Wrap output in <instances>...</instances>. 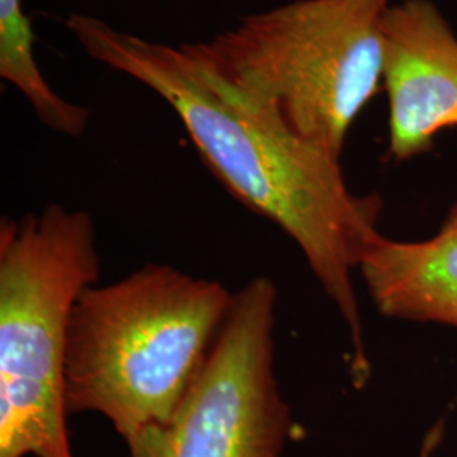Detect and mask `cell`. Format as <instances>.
Instances as JSON below:
<instances>
[{
    "label": "cell",
    "mask_w": 457,
    "mask_h": 457,
    "mask_svg": "<svg viewBox=\"0 0 457 457\" xmlns=\"http://www.w3.org/2000/svg\"><path fill=\"white\" fill-rule=\"evenodd\" d=\"M358 270L383 315L457 328V204L427 241L400 243L379 234Z\"/></svg>",
    "instance_id": "7"
},
{
    "label": "cell",
    "mask_w": 457,
    "mask_h": 457,
    "mask_svg": "<svg viewBox=\"0 0 457 457\" xmlns=\"http://www.w3.org/2000/svg\"><path fill=\"white\" fill-rule=\"evenodd\" d=\"M0 77L28 98L43 124L66 136H80L90 111L58 96L34 56L31 19L22 0H0Z\"/></svg>",
    "instance_id": "8"
},
{
    "label": "cell",
    "mask_w": 457,
    "mask_h": 457,
    "mask_svg": "<svg viewBox=\"0 0 457 457\" xmlns=\"http://www.w3.org/2000/svg\"><path fill=\"white\" fill-rule=\"evenodd\" d=\"M383 34L388 153L405 162L428 151L439 132L457 128V36L430 0L390 5Z\"/></svg>",
    "instance_id": "6"
},
{
    "label": "cell",
    "mask_w": 457,
    "mask_h": 457,
    "mask_svg": "<svg viewBox=\"0 0 457 457\" xmlns=\"http://www.w3.org/2000/svg\"><path fill=\"white\" fill-rule=\"evenodd\" d=\"M388 9L390 0H296L195 46L228 82L341 156L353 122L383 82Z\"/></svg>",
    "instance_id": "4"
},
{
    "label": "cell",
    "mask_w": 457,
    "mask_h": 457,
    "mask_svg": "<svg viewBox=\"0 0 457 457\" xmlns=\"http://www.w3.org/2000/svg\"><path fill=\"white\" fill-rule=\"evenodd\" d=\"M234 295L213 279L146 264L79 298L68 332V413H98L131 441L168 424L202 371Z\"/></svg>",
    "instance_id": "2"
},
{
    "label": "cell",
    "mask_w": 457,
    "mask_h": 457,
    "mask_svg": "<svg viewBox=\"0 0 457 457\" xmlns=\"http://www.w3.org/2000/svg\"><path fill=\"white\" fill-rule=\"evenodd\" d=\"M277 288L251 279L234 303L202 371L168 424L126 442L129 457H281L292 410L279 392Z\"/></svg>",
    "instance_id": "5"
},
{
    "label": "cell",
    "mask_w": 457,
    "mask_h": 457,
    "mask_svg": "<svg viewBox=\"0 0 457 457\" xmlns=\"http://www.w3.org/2000/svg\"><path fill=\"white\" fill-rule=\"evenodd\" d=\"M96 226L48 205L0 224V457H73L65 360L73 309L97 283Z\"/></svg>",
    "instance_id": "3"
},
{
    "label": "cell",
    "mask_w": 457,
    "mask_h": 457,
    "mask_svg": "<svg viewBox=\"0 0 457 457\" xmlns=\"http://www.w3.org/2000/svg\"><path fill=\"white\" fill-rule=\"evenodd\" d=\"M85 53L146 85L180 117L204 163L247 209L283 228L336 303L353 345V378L370 375L353 271L379 236L378 195H354L339 156L302 137L270 104L219 75L195 43L173 46L71 14Z\"/></svg>",
    "instance_id": "1"
},
{
    "label": "cell",
    "mask_w": 457,
    "mask_h": 457,
    "mask_svg": "<svg viewBox=\"0 0 457 457\" xmlns=\"http://www.w3.org/2000/svg\"><path fill=\"white\" fill-rule=\"evenodd\" d=\"M439 439H441V427H436V428L428 434V437L425 439V445L424 449H422V453H420V457H432V453H434V449H436Z\"/></svg>",
    "instance_id": "9"
}]
</instances>
